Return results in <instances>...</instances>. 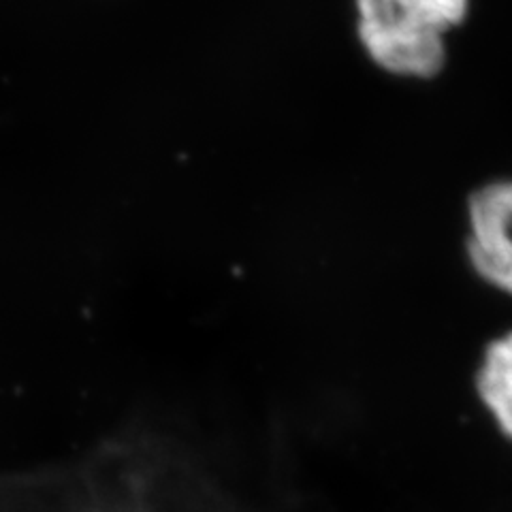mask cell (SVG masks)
<instances>
[{"label": "cell", "mask_w": 512, "mask_h": 512, "mask_svg": "<svg viewBox=\"0 0 512 512\" xmlns=\"http://www.w3.org/2000/svg\"><path fill=\"white\" fill-rule=\"evenodd\" d=\"M468 254L480 278L512 295V180L472 195Z\"/></svg>", "instance_id": "6da1fadb"}, {"label": "cell", "mask_w": 512, "mask_h": 512, "mask_svg": "<svg viewBox=\"0 0 512 512\" xmlns=\"http://www.w3.org/2000/svg\"><path fill=\"white\" fill-rule=\"evenodd\" d=\"M359 39L367 56L393 75L429 79L444 69L446 43L436 30L389 18H361Z\"/></svg>", "instance_id": "7a4b0ae2"}, {"label": "cell", "mask_w": 512, "mask_h": 512, "mask_svg": "<svg viewBox=\"0 0 512 512\" xmlns=\"http://www.w3.org/2000/svg\"><path fill=\"white\" fill-rule=\"evenodd\" d=\"M478 393L512 440V333L489 344L478 372Z\"/></svg>", "instance_id": "3957f363"}, {"label": "cell", "mask_w": 512, "mask_h": 512, "mask_svg": "<svg viewBox=\"0 0 512 512\" xmlns=\"http://www.w3.org/2000/svg\"><path fill=\"white\" fill-rule=\"evenodd\" d=\"M399 18L446 35L468 15L470 0H384Z\"/></svg>", "instance_id": "277c9868"}]
</instances>
